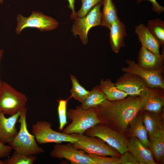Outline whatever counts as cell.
<instances>
[{
    "label": "cell",
    "instance_id": "5",
    "mask_svg": "<svg viewBox=\"0 0 164 164\" xmlns=\"http://www.w3.org/2000/svg\"><path fill=\"white\" fill-rule=\"evenodd\" d=\"M88 136L98 138L122 155L128 151L127 141L119 132L102 123L86 130L84 133Z\"/></svg>",
    "mask_w": 164,
    "mask_h": 164
},
{
    "label": "cell",
    "instance_id": "12",
    "mask_svg": "<svg viewBox=\"0 0 164 164\" xmlns=\"http://www.w3.org/2000/svg\"><path fill=\"white\" fill-rule=\"evenodd\" d=\"M114 84L118 89L129 96H142L149 87L141 78L126 73H124Z\"/></svg>",
    "mask_w": 164,
    "mask_h": 164
},
{
    "label": "cell",
    "instance_id": "35",
    "mask_svg": "<svg viewBox=\"0 0 164 164\" xmlns=\"http://www.w3.org/2000/svg\"><path fill=\"white\" fill-rule=\"evenodd\" d=\"M4 53V51L2 49H0V63H1V59ZM3 83V82L2 81L0 77V89L2 87Z\"/></svg>",
    "mask_w": 164,
    "mask_h": 164
},
{
    "label": "cell",
    "instance_id": "18",
    "mask_svg": "<svg viewBox=\"0 0 164 164\" xmlns=\"http://www.w3.org/2000/svg\"><path fill=\"white\" fill-rule=\"evenodd\" d=\"M109 29L111 48L115 53H118L121 48L125 46L124 39L127 36L125 26L118 18L113 23Z\"/></svg>",
    "mask_w": 164,
    "mask_h": 164
},
{
    "label": "cell",
    "instance_id": "15",
    "mask_svg": "<svg viewBox=\"0 0 164 164\" xmlns=\"http://www.w3.org/2000/svg\"><path fill=\"white\" fill-rule=\"evenodd\" d=\"M127 146L128 151L133 155L139 164H156L151 150L137 138L132 136L127 141Z\"/></svg>",
    "mask_w": 164,
    "mask_h": 164
},
{
    "label": "cell",
    "instance_id": "34",
    "mask_svg": "<svg viewBox=\"0 0 164 164\" xmlns=\"http://www.w3.org/2000/svg\"><path fill=\"white\" fill-rule=\"evenodd\" d=\"M69 3L68 7L72 11V13L70 15V18L72 19L76 18V12L75 10V0H67Z\"/></svg>",
    "mask_w": 164,
    "mask_h": 164
},
{
    "label": "cell",
    "instance_id": "28",
    "mask_svg": "<svg viewBox=\"0 0 164 164\" xmlns=\"http://www.w3.org/2000/svg\"><path fill=\"white\" fill-rule=\"evenodd\" d=\"M71 97L70 96L67 99H60L57 100V111L59 123V129L60 131H62L64 127L68 123L67 120V105L69 100Z\"/></svg>",
    "mask_w": 164,
    "mask_h": 164
},
{
    "label": "cell",
    "instance_id": "11",
    "mask_svg": "<svg viewBox=\"0 0 164 164\" xmlns=\"http://www.w3.org/2000/svg\"><path fill=\"white\" fill-rule=\"evenodd\" d=\"M50 156L54 158L66 159L72 164H94L87 153L76 149L70 143L66 145L56 144L50 152Z\"/></svg>",
    "mask_w": 164,
    "mask_h": 164
},
{
    "label": "cell",
    "instance_id": "13",
    "mask_svg": "<svg viewBox=\"0 0 164 164\" xmlns=\"http://www.w3.org/2000/svg\"><path fill=\"white\" fill-rule=\"evenodd\" d=\"M164 89L148 87L143 95L141 110L154 114L160 112L164 104Z\"/></svg>",
    "mask_w": 164,
    "mask_h": 164
},
{
    "label": "cell",
    "instance_id": "26",
    "mask_svg": "<svg viewBox=\"0 0 164 164\" xmlns=\"http://www.w3.org/2000/svg\"><path fill=\"white\" fill-rule=\"evenodd\" d=\"M70 78L72 85L70 90L71 96L81 103L88 94L89 91L81 85L75 76L70 75Z\"/></svg>",
    "mask_w": 164,
    "mask_h": 164
},
{
    "label": "cell",
    "instance_id": "2",
    "mask_svg": "<svg viewBox=\"0 0 164 164\" xmlns=\"http://www.w3.org/2000/svg\"><path fill=\"white\" fill-rule=\"evenodd\" d=\"M27 109L26 107L21 111L18 121L20 126L19 131L9 144L13 150L18 152L28 155H38L44 152L39 147L34 135L30 133L26 122Z\"/></svg>",
    "mask_w": 164,
    "mask_h": 164
},
{
    "label": "cell",
    "instance_id": "33",
    "mask_svg": "<svg viewBox=\"0 0 164 164\" xmlns=\"http://www.w3.org/2000/svg\"><path fill=\"white\" fill-rule=\"evenodd\" d=\"M145 0H137V3ZM150 1L152 4V9L153 11L160 14L164 11V8L156 2V0H146Z\"/></svg>",
    "mask_w": 164,
    "mask_h": 164
},
{
    "label": "cell",
    "instance_id": "3",
    "mask_svg": "<svg viewBox=\"0 0 164 164\" xmlns=\"http://www.w3.org/2000/svg\"><path fill=\"white\" fill-rule=\"evenodd\" d=\"M67 114L71 122L62 132L67 135L84 134L87 130L102 123L98 117L96 108L84 109L79 106L69 110Z\"/></svg>",
    "mask_w": 164,
    "mask_h": 164
},
{
    "label": "cell",
    "instance_id": "17",
    "mask_svg": "<svg viewBox=\"0 0 164 164\" xmlns=\"http://www.w3.org/2000/svg\"><path fill=\"white\" fill-rule=\"evenodd\" d=\"M135 32L138 36L142 46L151 52L159 54L160 45L156 39L144 24L135 26Z\"/></svg>",
    "mask_w": 164,
    "mask_h": 164
},
{
    "label": "cell",
    "instance_id": "23",
    "mask_svg": "<svg viewBox=\"0 0 164 164\" xmlns=\"http://www.w3.org/2000/svg\"><path fill=\"white\" fill-rule=\"evenodd\" d=\"M149 147L156 160L160 161L164 156V129L150 137Z\"/></svg>",
    "mask_w": 164,
    "mask_h": 164
},
{
    "label": "cell",
    "instance_id": "37",
    "mask_svg": "<svg viewBox=\"0 0 164 164\" xmlns=\"http://www.w3.org/2000/svg\"><path fill=\"white\" fill-rule=\"evenodd\" d=\"M4 0H0V3L2 4Z\"/></svg>",
    "mask_w": 164,
    "mask_h": 164
},
{
    "label": "cell",
    "instance_id": "9",
    "mask_svg": "<svg viewBox=\"0 0 164 164\" xmlns=\"http://www.w3.org/2000/svg\"><path fill=\"white\" fill-rule=\"evenodd\" d=\"M103 2L95 5L85 16L74 19L72 31L74 36H79L82 43L88 42V33L93 27L101 25V12L100 8Z\"/></svg>",
    "mask_w": 164,
    "mask_h": 164
},
{
    "label": "cell",
    "instance_id": "22",
    "mask_svg": "<svg viewBox=\"0 0 164 164\" xmlns=\"http://www.w3.org/2000/svg\"><path fill=\"white\" fill-rule=\"evenodd\" d=\"M101 12V26L110 29L113 23L119 18L117 11L112 0H103Z\"/></svg>",
    "mask_w": 164,
    "mask_h": 164
},
{
    "label": "cell",
    "instance_id": "7",
    "mask_svg": "<svg viewBox=\"0 0 164 164\" xmlns=\"http://www.w3.org/2000/svg\"><path fill=\"white\" fill-rule=\"evenodd\" d=\"M71 135L79 139L72 143L73 146L87 153L104 156H120V154L115 149L98 138L88 136L84 134L75 133Z\"/></svg>",
    "mask_w": 164,
    "mask_h": 164
},
{
    "label": "cell",
    "instance_id": "8",
    "mask_svg": "<svg viewBox=\"0 0 164 164\" xmlns=\"http://www.w3.org/2000/svg\"><path fill=\"white\" fill-rule=\"evenodd\" d=\"M16 19L15 31L18 35L27 28H36L40 31H50L56 28L59 24L54 19L38 11H32L28 17H24L19 13Z\"/></svg>",
    "mask_w": 164,
    "mask_h": 164
},
{
    "label": "cell",
    "instance_id": "29",
    "mask_svg": "<svg viewBox=\"0 0 164 164\" xmlns=\"http://www.w3.org/2000/svg\"><path fill=\"white\" fill-rule=\"evenodd\" d=\"M82 5L80 9L76 12V18L82 17L85 16L91 9L100 2L101 0H81Z\"/></svg>",
    "mask_w": 164,
    "mask_h": 164
},
{
    "label": "cell",
    "instance_id": "31",
    "mask_svg": "<svg viewBox=\"0 0 164 164\" xmlns=\"http://www.w3.org/2000/svg\"><path fill=\"white\" fill-rule=\"evenodd\" d=\"M119 158L121 164H139L133 155L128 151L124 153Z\"/></svg>",
    "mask_w": 164,
    "mask_h": 164
},
{
    "label": "cell",
    "instance_id": "25",
    "mask_svg": "<svg viewBox=\"0 0 164 164\" xmlns=\"http://www.w3.org/2000/svg\"><path fill=\"white\" fill-rule=\"evenodd\" d=\"M147 28L160 45L164 44V22L159 18L149 20Z\"/></svg>",
    "mask_w": 164,
    "mask_h": 164
},
{
    "label": "cell",
    "instance_id": "14",
    "mask_svg": "<svg viewBox=\"0 0 164 164\" xmlns=\"http://www.w3.org/2000/svg\"><path fill=\"white\" fill-rule=\"evenodd\" d=\"M20 114L21 111L7 118L0 111V142L2 144H9L17 135L15 125Z\"/></svg>",
    "mask_w": 164,
    "mask_h": 164
},
{
    "label": "cell",
    "instance_id": "6",
    "mask_svg": "<svg viewBox=\"0 0 164 164\" xmlns=\"http://www.w3.org/2000/svg\"><path fill=\"white\" fill-rule=\"evenodd\" d=\"M51 127V123L46 121H38L32 126V133L37 142L40 144L63 142L73 143L79 140L72 135L55 131Z\"/></svg>",
    "mask_w": 164,
    "mask_h": 164
},
{
    "label": "cell",
    "instance_id": "21",
    "mask_svg": "<svg viewBox=\"0 0 164 164\" xmlns=\"http://www.w3.org/2000/svg\"><path fill=\"white\" fill-rule=\"evenodd\" d=\"M99 86L107 99L109 101L121 100L128 96L126 93L118 89L110 79L105 80L101 79Z\"/></svg>",
    "mask_w": 164,
    "mask_h": 164
},
{
    "label": "cell",
    "instance_id": "4",
    "mask_svg": "<svg viewBox=\"0 0 164 164\" xmlns=\"http://www.w3.org/2000/svg\"><path fill=\"white\" fill-rule=\"evenodd\" d=\"M28 98L7 83L3 82L0 89V111L10 116L26 107Z\"/></svg>",
    "mask_w": 164,
    "mask_h": 164
},
{
    "label": "cell",
    "instance_id": "16",
    "mask_svg": "<svg viewBox=\"0 0 164 164\" xmlns=\"http://www.w3.org/2000/svg\"><path fill=\"white\" fill-rule=\"evenodd\" d=\"M164 50L161 54L155 53L142 46L139 51L137 63L145 68L155 70L163 68Z\"/></svg>",
    "mask_w": 164,
    "mask_h": 164
},
{
    "label": "cell",
    "instance_id": "24",
    "mask_svg": "<svg viewBox=\"0 0 164 164\" xmlns=\"http://www.w3.org/2000/svg\"><path fill=\"white\" fill-rule=\"evenodd\" d=\"M143 121L150 137L164 129L160 119L152 113L146 112L143 116Z\"/></svg>",
    "mask_w": 164,
    "mask_h": 164
},
{
    "label": "cell",
    "instance_id": "30",
    "mask_svg": "<svg viewBox=\"0 0 164 164\" xmlns=\"http://www.w3.org/2000/svg\"><path fill=\"white\" fill-rule=\"evenodd\" d=\"M88 154L93 162L94 164H121L120 158L118 157Z\"/></svg>",
    "mask_w": 164,
    "mask_h": 164
},
{
    "label": "cell",
    "instance_id": "1",
    "mask_svg": "<svg viewBox=\"0 0 164 164\" xmlns=\"http://www.w3.org/2000/svg\"><path fill=\"white\" fill-rule=\"evenodd\" d=\"M141 96H129L119 100H108L96 108L98 117L102 123L113 128L124 132L141 110Z\"/></svg>",
    "mask_w": 164,
    "mask_h": 164
},
{
    "label": "cell",
    "instance_id": "32",
    "mask_svg": "<svg viewBox=\"0 0 164 164\" xmlns=\"http://www.w3.org/2000/svg\"><path fill=\"white\" fill-rule=\"evenodd\" d=\"M13 149L10 145H6L0 142V158H4L8 156Z\"/></svg>",
    "mask_w": 164,
    "mask_h": 164
},
{
    "label": "cell",
    "instance_id": "10",
    "mask_svg": "<svg viewBox=\"0 0 164 164\" xmlns=\"http://www.w3.org/2000/svg\"><path fill=\"white\" fill-rule=\"evenodd\" d=\"M126 63L128 66L121 68L122 72L138 76L149 88L164 89V81L162 76L163 68L151 70L140 67L134 60H127Z\"/></svg>",
    "mask_w": 164,
    "mask_h": 164
},
{
    "label": "cell",
    "instance_id": "27",
    "mask_svg": "<svg viewBox=\"0 0 164 164\" xmlns=\"http://www.w3.org/2000/svg\"><path fill=\"white\" fill-rule=\"evenodd\" d=\"M37 158L36 155H28L14 151L10 158L4 161L5 164H33Z\"/></svg>",
    "mask_w": 164,
    "mask_h": 164
},
{
    "label": "cell",
    "instance_id": "19",
    "mask_svg": "<svg viewBox=\"0 0 164 164\" xmlns=\"http://www.w3.org/2000/svg\"><path fill=\"white\" fill-rule=\"evenodd\" d=\"M143 117L137 114L130 124L129 131L132 136L137 138L145 146L149 148L148 133L143 124Z\"/></svg>",
    "mask_w": 164,
    "mask_h": 164
},
{
    "label": "cell",
    "instance_id": "20",
    "mask_svg": "<svg viewBox=\"0 0 164 164\" xmlns=\"http://www.w3.org/2000/svg\"><path fill=\"white\" fill-rule=\"evenodd\" d=\"M107 100L99 85H97L89 91L88 94L80 106L84 109L95 108Z\"/></svg>",
    "mask_w": 164,
    "mask_h": 164
},
{
    "label": "cell",
    "instance_id": "36",
    "mask_svg": "<svg viewBox=\"0 0 164 164\" xmlns=\"http://www.w3.org/2000/svg\"><path fill=\"white\" fill-rule=\"evenodd\" d=\"M0 164H5L4 161L0 159Z\"/></svg>",
    "mask_w": 164,
    "mask_h": 164
}]
</instances>
